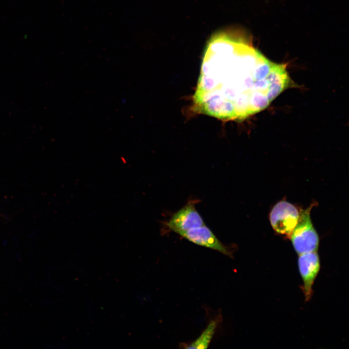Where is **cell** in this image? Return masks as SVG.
I'll use <instances>...</instances> for the list:
<instances>
[{"label":"cell","instance_id":"52a82bcc","mask_svg":"<svg viewBox=\"0 0 349 349\" xmlns=\"http://www.w3.org/2000/svg\"><path fill=\"white\" fill-rule=\"evenodd\" d=\"M219 322L211 320L200 335L194 341L186 346V349H206L209 346L216 332Z\"/></svg>","mask_w":349,"mask_h":349},{"label":"cell","instance_id":"277c9868","mask_svg":"<svg viewBox=\"0 0 349 349\" xmlns=\"http://www.w3.org/2000/svg\"><path fill=\"white\" fill-rule=\"evenodd\" d=\"M166 224L171 230L179 235L205 224L195 208L194 201H190L174 213Z\"/></svg>","mask_w":349,"mask_h":349},{"label":"cell","instance_id":"6da1fadb","mask_svg":"<svg viewBox=\"0 0 349 349\" xmlns=\"http://www.w3.org/2000/svg\"><path fill=\"white\" fill-rule=\"evenodd\" d=\"M291 83L286 66L270 61L243 35L219 32L204 51L194 109L221 120H243L268 107Z\"/></svg>","mask_w":349,"mask_h":349},{"label":"cell","instance_id":"7a4b0ae2","mask_svg":"<svg viewBox=\"0 0 349 349\" xmlns=\"http://www.w3.org/2000/svg\"><path fill=\"white\" fill-rule=\"evenodd\" d=\"M311 209L310 207L300 210L298 223L290 236L294 248L299 255L317 252L318 248L319 238L311 221Z\"/></svg>","mask_w":349,"mask_h":349},{"label":"cell","instance_id":"5b68a950","mask_svg":"<svg viewBox=\"0 0 349 349\" xmlns=\"http://www.w3.org/2000/svg\"><path fill=\"white\" fill-rule=\"evenodd\" d=\"M195 244L217 251L223 254L232 256L228 246L222 243L205 224L183 232L179 234Z\"/></svg>","mask_w":349,"mask_h":349},{"label":"cell","instance_id":"8992f818","mask_svg":"<svg viewBox=\"0 0 349 349\" xmlns=\"http://www.w3.org/2000/svg\"><path fill=\"white\" fill-rule=\"evenodd\" d=\"M298 266L303 282V290L306 301L312 295V286L320 269V260L316 252L299 255Z\"/></svg>","mask_w":349,"mask_h":349},{"label":"cell","instance_id":"3957f363","mask_svg":"<svg viewBox=\"0 0 349 349\" xmlns=\"http://www.w3.org/2000/svg\"><path fill=\"white\" fill-rule=\"evenodd\" d=\"M300 211L292 204L281 201L272 208L270 221L273 229L278 233L288 238L298 223Z\"/></svg>","mask_w":349,"mask_h":349}]
</instances>
